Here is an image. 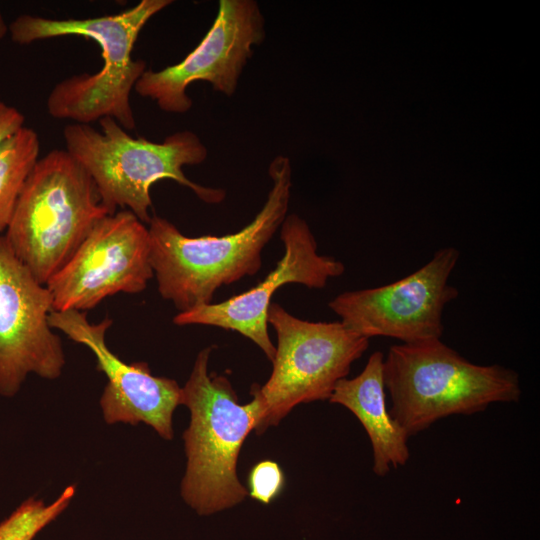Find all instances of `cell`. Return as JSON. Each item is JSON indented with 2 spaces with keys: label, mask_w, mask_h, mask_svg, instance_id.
I'll list each match as a JSON object with an SVG mask.
<instances>
[{
  "label": "cell",
  "mask_w": 540,
  "mask_h": 540,
  "mask_svg": "<svg viewBox=\"0 0 540 540\" xmlns=\"http://www.w3.org/2000/svg\"><path fill=\"white\" fill-rule=\"evenodd\" d=\"M213 348L199 351L181 387V405L188 408L190 421L183 433L187 462L180 494L200 516L230 509L248 495L237 475V462L257 420L252 400L240 404L229 379L208 372Z\"/></svg>",
  "instance_id": "5b68a950"
},
{
  "label": "cell",
  "mask_w": 540,
  "mask_h": 540,
  "mask_svg": "<svg viewBox=\"0 0 540 540\" xmlns=\"http://www.w3.org/2000/svg\"><path fill=\"white\" fill-rule=\"evenodd\" d=\"M91 124L72 123L64 127L65 150L92 178L105 206L131 211L141 222L151 220L150 189L160 180L170 179L192 190L209 204L224 200L222 189L204 187L189 180L183 167L201 164L208 151L192 131H178L161 143L134 138L114 119Z\"/></svg>",
  "instance_id": "277c9868"
},
{
  "label": "cell",
  "mask_w": 540,
  "mask_h": 540,
  "mask_svg": "<svg viewBox=\"0 0 540 540\" xmlns=\"http://www.w3.org/2000/svg\"><path fill=\"white\" fill-rule=\"evenodd\" d=\"M391 417L412 436L451 415L518 402L520 378L498 365L468 361L439 339L392 345L383 360Z\"/></svg>",
  "instance_id": "3957f363"
},
{
  "label": "cell",
  "mask_w": 540,
  "mask_h": 540,
  "mask_svg": "<svg viewBox=\"0 0 540 540\" xmlns=\"http://www.w3.org/2000/svg\"><path fill=\"white\" fill-rule=\"evenodd\" d=\"M267 322L275 330L277 346L267 382L254 384L256 433L262 434L301 403L329 400L336 384L369 347V339L340 321L312 322L297 318L272 302Z\"/></svg>",
  "instance_id": "52a82bcc"
},
{
  "label": "cell",
  "mask_w": 540,
  "mask_h": 540,
  "mask_svg": "<svg viewBox=\"0 0 540 540\" xmlns=\"http://www.w3.org/2000/svg\"><path fill=\"white\" fill-rule=\"evenodd\" d=\"M49 323L95 355L97 369L107 377L99 403L109 425L144 423L165 440L174 437L173 414L181 405L182 390L174 379L154 376L147 363H125L106 344L112 319L91 323L86 312L52 311Z\"/></svg>",
  "instance_id": "4fadbf2b"
},
{
  "label": "cell",
  "mask_w": 540,
  "mask_h": 540,
  "mask_svg": "<svg viewBox=\"0 0 540 540\" xmlns=\"http://www.w3.org/2000/svg\"><path fill=\"white\" fill-rule=\"evenodd\" d=\"M38 134L22 127L0 147V234L6 230L23 186L39 159Z\"/></svg>",
  "instance_id": "9a60e30c"
},
{
  "label": "cell",
  "mask_w": 540,
  "mask_h": 540,
  "mask_svg": "<svg viewBox=\"0 0 540 540\" xmlns=\"http://www.w3.org/2000/svg\"><path fill=\"white\" fill-rule=\"evenodd\" d=\"M153 277L148 227L121 210L94 226L46 287L53 311L86 312L109 296L144 291Z\"/></svg>",
  "instance_id": "9c48e42d"
},
{
  "label": "cell",
  "mask_w": 540,
  "mask_h": 540,
  "mask_svg": "<svg viewBox=\"0 0 540 540\" xmlns=\"http://www.w3.org/2000/svg\"><path fill=\"white\" fill-rule=\"evenodd\" d=\"M113 213L87 171L65 149H54L31 170L4 238L33 277L46 285L94 226Z\"/></svg>",
  "instance_id": "8992f818"
},
{
  "label": "cell",
  "mask_w": 540,
  "mask_h": 540,
  "mask_svg": "<svg viewBox=\"0 0 540 540\" xmlns=\"http://www.w3.org/2000/svg\"><path fill=\"white\" fill-rule=\"evenodd\" d=\"M52 298L0 234V395L13 397L29 374L54 380L66 360L49 323Z\"/></svg>",
  "instance_id": "8fae6325"
},
{
  "label": "cell",
  "mask_w": 540,
  "mask_h": 540,
  "mask_svg": "<svg viewBox=\"0 0 540 540\" xmlns=\"http://www.w3.org/2000/svg\"><path fill=\"white\" fill-rule=\"evenodd\" d=\"M265 36L264 16L256 1L220 0L217 16L197 47L175 65L146 69L134 90L169 113L190 110L186 90L195 81L209 82L213 90L232 96L254 47Z\"/></svg>",
  "instance_id": "30bf717a"
},
{
  "label": "cell",
  "mask_w": 540,
  "mask_h": 540,
  "mask_svg": "<svg viewBox=\"0 0 540 540\" xmlns=\"http://www.w3.org/2000/svg\"><path fill=\"white\" fill-rule=\"evenodd\" d=\"M171 3L141 0L120 13L86 19H49L28 14L15 18L8 32L19 45L81 36L94 40L101 48L103 66L98 72L67 77L52 88L46 102L49 115L80 124L110 117L125 130L134 129L130 94L146 71V63L133 59L132 51L145 24Z\"/></svg>",
  "instance_id": "7a4b0ae2"
},
{
  "label": "cell",
  "mask_w": 540,
  "mask_h": 540,
  "mask_svg": "<svg viewBox=\"0 0 540 540\" xmlns=\"http://www.w3.org/2000/svg\"><path fill=\"white\" fill-rule=\"evenodd\" d=\"M280 229L284 254L263 281L220 303L212 302L178 312L173 323L178 326L207 325L236 331L255 343L272 362L275 345L268 334L267 314L275 291L290 283L321 289L330 279L345 272L341 261L318 253L312 231L298 215H287Z\"/></svg>",
  "instance_id": "7c38bea8"
},
{
  "label": "cell",
  "mask_w": 540,
  "mask_h": 540,
  "mask_svg": "<svg viewBox=\"0 0 540 540\" xmlns=\"http://www.w3.org/2000/svg\"><path fill=\"white\" fill-rule=\"evenodd\" d=\"M24 122L25 117L17 108L0 101V147L24 127Z\"/></svg>",
  "instance_id": "ac0fdd59"
},
{
  "label": "cell",
  "mask_w": 540,
  "mask_h": 540,
  "mask_svg": "<svg viewBox=\"0 0 540 540\" xmlns=\"http://www.w3.org/2000/svg\"><path fill=\"white\" fill-rule=\"evenodd\" d=\"M272 187L256 217L238 232L189 237L153 214L148 223L150 263L161 297L179 312L212 303L216 291L262 266V251L281 227L289 207L292 168L286 156L269 165Z\"/></svg>",
  "instance_id": "6da1fadb"
},
{
  "label": "cell",
  "mask_w": 540,
  "mask_h": 540,
  "mask_svg": "<svg viewBox=\"0 0 540 540\" xmlns=\"http://www.w3.org/2000/svg\"><path fill=\"white\" fill-rule=\"evenodd\" d=\"M8 33V25L6 24L0 9V39L4 38Z\"/></svg>",
  "instance_id": "d6986e66"
},
{
  "label": "cell",
  "mask_w": 540,
  "mask_h": 540,
  "mask_svg": "<svg viewBox=\"0 0 540 540\" xmlns=\"http://www.w3.org/2000/svg\"><path fill=\"white\" fill-rule=\"evenodd\" d=\"M285 476L280 465L272 460L258 462L249 473L248 486L251 498L269 504L282 492Z\"/></svg>",
  "instance_id": "e0dca14e"
},
{
  "label": "cell",
  "mask_w": 540,
  "mask_h": 540,
  "mask_svg": "<svg viewBox=\"0 0 540 540\" xmlns=\"http://www.w3.org/2000/svg\"><path fill=\"white\" fill-rule=\"evenodd\" d=\"M460 252L437 250L422 267L395 282L335 296L329 308L354 333L370 340L389 337L414 343L442 337L443 312L458 297L449 283Z\"/></svg>",
  "instance_id": "ba28073f"
},
{
  "label": "cell",
  "mask_w": 540,
  "mask_h": 540,
  "mask_svg": "<svg viewBox=\"0 0 540 540\" xmlns=\"http://www.w3.org/2000/svg\"><path fill=\"white\" fill-rule=\"evenodd\" d=\"M75 492V486L69 485L49 504L35 497L26 499L0 523V540H34L67 509Z\"/></svg>",
  "instance_id": "2e32d148"
},
{
  "label": "cell",
  "mask_w": 540,
  "mask_h": 540,
  "mask_svg": "<svg viewBox=\"0 0 540 540\" xmlns=\"http://www.w3.org/2000/svg\"><path fill=\"white\" fill-rule=\"evenodd\" d=\"M384 354L375 351L360 374L341 379L329 398L330 403L350 410L363 425L372 445L373 471L385 476L407 463L410 457L408 434L391 417L386 405L383 380Z\"/></svg>",
  "instance_id": "5bb4252c"
}]
</instances>
